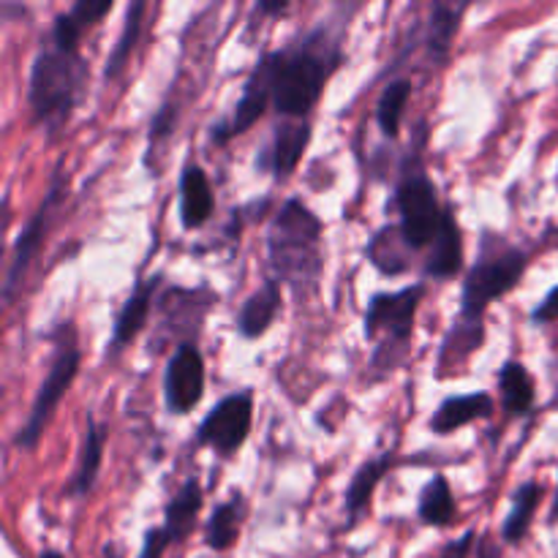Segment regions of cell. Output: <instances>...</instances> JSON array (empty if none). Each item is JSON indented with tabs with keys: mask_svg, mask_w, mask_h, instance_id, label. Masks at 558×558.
Masks as SVG:
<instances>
[{
	"mask_svg": "<svg viewBox=\"0 0 558 558\" xmlns=\"http://www.w3.org/2000/svg\"><path fill=\"white\" fill-rule=\"evenodd\" d=\"M343 27L347 20L336 25V20L325 16L319 25L305 31L287 47L270 49L256 60L270 82L272 109L283 120H308L316 104L322 101L327 82L347 60L341 44Z\"/></svg>",
	"mask_w": 558,
	"mask_h": 558,
	"instance_id": "cell-1",
	"label": "cell"
},
{
	"mask_svg": "<svg viewBox=\"0 0 558 558\" xmlns=\"http://www.w3.org/2000/svg\"><path fill=\"white\" fill-rule=\"evenodd\" d=\"M325 221L298 196H289L265 232L267 278L287 283L298 300L311 298L325 276Z\"/></svg>",
	"mask_w": 558,
	"mask_h": 558,
	"instance_id": "cell-2",
	"label": "cell"
},
{
	"mask_svg": "<svg viewBox=\"0 0 558 558\" xmlns=\"http://www.w3.org/2000/svg\"><path fill=\"white\" fill-rule=\"evenodd\" d=\"M90 80V63L82 52H69L47 41L36 52L27 76V107L33 120L49 134H58L71 120L85 96Z\"/></svg>",
	"mask_w": 558,
	"mask_h": 558,
	"instance_id": "cell-3",
	"label": "cell"
},
{
	"mask_svg": "<svg viewBox=\"0 0 558 558\" xmlns=\"http://www.w3.org/2000/svg\"><path fill=\"white\" fill-rule=\"evenodd\" d=\"M428 287L425 283H409L398 292H376L371 294L365 305L363 330L368 341L376 343L374 354L368 360V371L374 381L396 374L412 352L414 322L423 305Z\"/></svg>",
	"mask_w": 558,
	"mask_h": 558,
	"instance_id": "cell-4",
	"label": "cell"
},
{
	"mask_svg": "<svg viewBox=\"0 0 558 558\" xmlns=\"http://www.w3.org/2000/svg\"><path fill=\"white\" fill-rule=\"evenodd\" d=\"M529 270V254L518 245L507 243L494 232H485L480 245L477 262L466 270L461 287V311L458 319L485 322V311L496 300L507 298L521 283L523 272Z\"/></svg>",
	"mask_w": 558,
	"mask_h": 558,
	"instance_id": "cell-5",
	"label": "cell"
},
{
	"mask_svg": "<svg viewBox=\"0 0 558 558\" xmlns=\"http://www.w3.org/2000/svg\"><path fill=\"white\" fill-rule=\"evenodd\" d=\"M445 207L447 205L439 202L436 183L428 178L417 153L409 156L396 183V210L398 227L414 251H425L434 245L441 218H445Z\"/></svg>",
	"mask_w": 558,
	"mask_h": 558,
	"instance_id": "cell-6",
	"label": "cell"
},
{
	"mask_svg": "<svg viewBox=\"0 0 558 558\" xmlns=\"http://www.w3.org/2000/svg\"><path fill=\"white\" fill-rule=\"evenodd\" d=\"M58 332H60V343L54 347L47 376H44L41 387H38L36 401H33L31 407V414H27V420L22 423V428L16 430L14 436V447H20V450L25 452L36 450L44 430H47L49 420H52V414L58 412L60 401H63L65 392H69L71 385H74L76 374H80L82 352L80 347H76L74 330H71V325H60Z\"/></svg>",
	"mask_w": 558,
	"mask_h": 558,
	"instance_id": "cell-7",
	"label": "cell"
},
{
	"mask_svg": "<svg viewBox=\"0 0 558 558\" xmlns=\"http://www.w3.org/2000/svg\"><path fill=\"white\" fill-rule=\"evenodd\" d=\"M65 191H69V178L63 174V167L54 169L52 180H49V189L44 194L41 205L36 207L27 223L22 227V232L16 234L14 248H11V259L9 267H5V278H3V303L11 305L14 303L16 292L22 289V281H25L27 270L36 262L38 251H41L44 240H47L49 229H52L54 216H58L60 205L65 202Z\"/></svg>",
	"mask_w": 558,
	"mask_h": 558,
	"instance_id": "cell-8",
	"label": "cell"
},
{
	"mask_svg": "<svg viewBox=\"0 0 558 558\" xmlns=\"http://www.w3.org/2000/svg\"><path fill=\"white\" fill-rule=\"evenodd\" d=\"M254 428V390H234L213 403L194 434L196 447H207L223 461H232L248 441Z\"/></svg>",
	"mask_w": 558,
	"mask_h": 558,
	"instance_id": "cell-9",
	"label": "cell"
},
{
	"mask_svg": "<svg viewBox=\"0 0 558 558\" xmlns=\"http://www.w3.org/2000/svg\"><path fill=\"white\" fill-rule=\"evenodd\" d=\"M205 387L207 368L199 343L185 341L174 347V352L167 360V368H163V403H167V412L174 414V417L191 414L205 398Z\"/></svg>",
	"mask_w": 558,
	"mask_h": 558,
	"instance_id": "cell-10",
	"label": "cell"
},
{
	"mask_svg": "<svg viewBox=\"0 0 558 558\" xmlns=\"http://www.w3.org/2000/svg\"><path fill=\"white\" fill-rule=\"evenodd\" d=\"M311 131H314L311 120H281L272 125L270 136L256 153V169L262 174H272L276 180H287L308 150Z\"/></svg>",
	"mask_w": 558,
	"mask_h": 558,
	"instance_id": "cell-11",
	"label": "cell"
},
{
	"mask_svg": "<svg viewBox=\"0 0 558 558\" xmlns=\"http://www.w3.org/2000/svg\"><path fill=\"white\" fill-rule=\"evenodd\" d=\"M213 303H216V292L207 287H199V289H185V287H167L163 289L161 298L156 300V308H158V338L156 341H150V349L156 347H163L169 338V332H174L178 336V343L174 347H180V343L185 341H194V336H191L189 327L183 325L185 314H205L213 308Z\"/></svg>",
	"mask_w": 558,
	"mask_h": 558,
	"instance_id": "cell-12",
	"label": "cell"
},
{
	"mask_svg": "<svg viewBox=\"0 0 558 558\" xmlns=\"http://www.w3.org/2000/svg\"><path fill=\"white\" fill-rule=\"evenodd\" d=\"M161 283L163 272L140 278V281L134 283V289H131V294L125 298V303L120 305L118 316H114L112 322V336H109L107 341V357H118V354L125 352V347H131L134 338L145 330Z\"/></svg>",
	"mask_w": 558,
	"mask_h": 558,
	"instance_id": "cell-13",
	"label": "cell"
},
{
	"mask_svg": "<svg viewBox=\"0 0 558 558\" xmlns=\"http://www.w3.org/2000/svg\"><path fill=\"white\" fill-rule=\"evenodd\" d=\"M267 107H272L270 82H267L265 71H262L259 65H254V71H251L248 80H245L238 104H234L232 118L221 120V123H213L210 140L218 142V145H227V142L234 140V136L254 129V125L262 120V114L267 112Z\"/></svg>",
	"mask_w": 558,
	"mask_h": 558,
	"instance_id": "cell-14",
	"label": "cell"
},
{
	"mask_svg": "<svg viewBox=\"0 0 558 558\" xmlns=\"http://www.w3.org/2000/svg\"><path fill=\"white\" fill-rule=\"evenodd\" d=\"M216 213V194L202 163H185L178 183V216L183 229H202Z\"/></svg>",
	"mask_w": 558,
	"mask_h": 558,
	"instance_id": "cell-15",
	"label": "cell"
},
{
	"mask_svg": "<svg viewBox=\"0 0 558 558\" xmlns=\"http://www.w3.org/2000/svg\"><path fill=\"white\" fill-rule=\"evenodd\" d=\"M104 447H107V428L93 417V412H87L85 417V436H82V450L80 461H76L74 474H71L69 485H65L63 496L65 499H87L96 488L98 472H101L104 463Z\"/></svg>",
	"mask_w": 558,
	"mask_h": 558,
	"instance_id": "cell-16",
	"label": "cell"
},
{
	"mask_svg": "<svg viewBox=\"0 0 558 558\" xmlns=\"http://www.w3.org/2000/svg\"><path fill=\"white\" fill-rule=\"evenodd\" d=\"M283 305V292L281 283L265 278L259 289H256L251 298H245V303L240 305L238 316H234V327H238V336L243 341H256V338L267 336L272 325H276L278 314H281Z\"/></svg>",
	"mask_w": 558,
	"mask_h": 558,
	"instance_id": "cell-17",
	"label": "cell"
},
{
	"mask_svg": "<svg viewBox=\"0 0 558 558\" xmlns=\"http://www.w3.org/2000/svg\"><path fill=\"white\" fill-rule=\"evenodd\" d=\"M496 414V401L490 392L474 390L466 396H452L436 407V412L430 414V430L436 436H450L458 428H466V425L477 423V420H490Z\"/></svg>",
	"mask_w": 558,
	"mask_h": 558,
	"instance_id": "cell-18",
	"label": "cell"
},
{
	"mask_svg": "<svg viewBox=\"0 0 558 558\" xmlns=\"http://www.w3.org/2000/svg\"><path fill=\"white\" fill-rule=\"evenodd\" d=\"M461 270H463V234H461V227H458L456 210H452V205H447L439 234H436L434 245L428 248L425 276L436 278V281H450V278H458V272Z\"/></svg>",
	"mask_w": 558,
	"mask_h": 558,
	"instance_id": "cell-19",
	"label": "cell"
},
{
	"mask_svg": "<svg viewBox=\"0 0 558 558\" xmlns=\"http://www.w3.org/2000/svg\"><path fill=\"white\" fill-rule=\"evenodd\" d=\"M396 463L392 452H381V456L368 458L357 472L349 480L347 496H343V505H347V526L354 529L365 518V512L371 510V501H374L376 488L381 485V480L387 477V472Z\"/></svg>",
	"mask_w": 558,
	"mask_h": 558,
	"instance_id": "cell-20",
	"label": "cell"
},
{
	"mask_svg": "<svg viewBox=\"0 0 558 558\" xmlns=\"http://www.w3.org/2000/svg\"><path fill=\"white\" fill-rule=\"evenodd\" d=\"M112 11V0H76L69 11H60L49 31V41L60 49L80 52V41L90 27H96Z\"/></svg>",
	"mask_w": 558,
	"mask_h": 558,
	"instance_id": "cell-21",
	"label": "cell"
},
{
	"mask_svg": "<svg viewBox=\"0 0 558 558\" xmlns=\"http://www.w3.org/2000/svg\"><path fill=\"white\" fill-rule=\"evenodd\" d=\"M202 507H205V490H202L199 480L189 477L178 490H174V496L167 501V507H163L161 529L169 534L172 545L185 543V539L194 534Z\"/></svg>",
	"mask_w": 558,
	"mask_h": 558,
	"instance_id": "cell-22",
	"label": "cell"
},
{
	"mask_svg": "<svg viewBox=\"0 0 558 558\" xmlns=\"http://www.w3.org/2000/svg\"><path fill=\"white\" fill-rule=\"evenodd\" d=\"M483 343H485V322H463V319L452 322L445 341H441L439 354H436V371H439L441 379L450 374H463L469 357H472Z\"/></svg>",
	"mask_w": 558,
	"mask_h": 558,
	"instance_id": "cell-23",
	"label": "cell"
},
{
	"mask_svg": "<svg viewBox=\"0 0 558 558\" xmlns=\"http://www.w3.org/2000/svg\"><path fill=\"white\" fill-rule=\"evenodd\" d=\"M414 254L417 251L407 243L398 223H385L381 229H376L368 240V248H365V256L381 276H403V272H409Z\"/></svg>",
	"mask_w": 558,
	"mask_h": 558,
	"instance_id": "cell-24",
	"label": "cell"
},
{
	"mask_svg": "<svg viewBox=\"0 0 558 558\" xmlns=\"http://www.w3.org/2000/svg\"><path fill=\"white\" fill-rule=\"evenodd\" d=\"M501 392V409L510 417H526L532 414L534 403H537V385H534V376L529 374V368L518 360H507L505 365L496 374Z\"/></svg>",
	"mask_w": 558,
	"mask_h": 558,
	"instance_id": "cell-25",
	"label": "cell"
},
{
	"mask_svg": "<svg viewBox=\"0 0 558 558\" xmlns=\"http://www.w3.org/2000/svg\"><path fill=\"white\" fill-rule=\"evenodd\" d=\"M243 518H245V496L240 490H234L227 501L216 507L210 512V518L205 521V545L216 554H227L229 548H234V543L240 539L243 532Z\"/></svg>",
	"mask_w": 558,
	"mask_h": 558,
	"instance_id": "cell-26",
	"label": "cell"
},
{
	"mask_svg": "<svg viewBox=\"0 0 558 558\" xmlns=\"http://www.w3.org/2000/svg\"><path fill=\"white\" fill-rule=\"evenodd\" d=\"M543 496H545V488L537 483V480H529V483L518 485V490L512 494L510 512H507L505 521H501V543L521 545L523 539H526Z\"/></svg>",
	"mask_w": 558,
	"mask_h": 558,
	"instance_id": "cell-27",
	"label": "cell"
},
{
	"mask_svg": "<svg viewBox=\"0 0 558 558\" xmlns=\"http://www.w3.org/2000/svg\"><path fill=\"white\" fill-rule=\"evenodd\" d=\"M417 518L420 523L434 529H447L456 523L458 518L456 496H452L450 480H447L441 472H436L434 477L423 485V490H420Z\"/></svg>",
	"mask_w": 558,
	"mask_h": 558,
	"instance_id": "cell-28",
	"label": "cell"
},
{
	"mask_svg": "<svg viewBox=\"0 0 558 558\" xmlns=\"http://www.w3.org/2000/svg\"><path fill=\"white\" fill-rule=\"evenodd\" d=\"M469 11V3H436L430 9V20L425 25V49H428V58L441 63L450 52L452 41H456L458 31H461L463 14Z\"/></svg>",
	"mask_w": 558,
	"mask_h": 558,
	"instance_id": "cell-29",
	"label": "cell"
},
{
	"mask_svg": "<svg viewBox=\"0 0 558 558\" xmlns=\"http://www.w3.org/2000/svg\"><path fill=\"white\" fill-rule=\"evenodd\" d=\"M147 3L145 0H134V3L125 5V16H123V27H120V36L114 41V47L109 49L107 54V65H104V76L107 80H118L131 63V54H134L136 44L142 38V20H145Z\"/></svg>",
	"mask_w": 558,
	"mask_h": 558,
	"instance_id": "cell-30",
	"label": "cell"
},
{
	"mask_svg": "<svg viewBox=\"0 0 558 558\" xmlns=\"http://www.w3.org/2000/svg\"><path fill=\"white\" fill-rule=\"evenodd\" d=\"M414 85L409 76H398V80L387 82V87L381 90L379 101H376V125H379L381 134L387 140H396L401 134L403 112H407L409 101H412Z\"/></svg>",
	"mask_w": 558,
	"mask_h": 558,
	"instance_id": "cell-31",
	"label": "cell"
},
{
	"mask_svg": "<svg viewBox=\"0 0 558 558\" xmlns=\"http://www.w3.org/2000/svg\"><path fill=\"white\" fill-rule=\"evenodd\" d=\"M174 123H178V107H172L169 101L161 104V109H158L156 118H153L150 123V142L167 140L174 131Z\"/></svg>",
	"mask_w": 558,
	"mask_h": 558,
	"instance_id": "cell-32",
	"label": "cell"
},
{
	"mask_svg": "<svg viewBox=\"0 0 558 558\" xmlns=\"http://www.w3.org/2000/svg\"><path fill=\"white\" fill-rule=\"evenodd\" d=\"M169 545H172V539H169V534L161 526L147 529L145 537H142V550L136 558H163Z\"/></svg>",
	"mask_w": 558,
	"mask_h": 558,
	"instance_id": "cell-33",
	"label": "cell"
},
{
	"mask_svg": "<svg viewBox=\"0 0 558 558\" xmlns=\"http://www.w3.org/2000/svg\"><path fill=\"white\" fill-rule=\"evenodd\" d=\"M529 319H532V325H539V327L558 322V287L550 289V292L545 294L537 305H534V311Z\"/></svg>",
	"mask_w": 558,
	"mask_h": 558,
	"instance_id": "cell-34",
	"label": "cell"
},
{
	"mask_svg": "<svg viewBox=\"0 0 558 558\" xmlns=\"http://www.w3.org/2000/svg\"><path fill=\"white\" fill-rule=\"evenodd\" d=\"M474 548H477V529H469L458 539H450L447 545H441L439 558H472Z\"/></svg>",
	"mask_w": 558,
	"mask_h": 558,
	"instance_id": "cell-35",
	"label": "cell"
},
{
	"mask_svg": "<svg viewBox=\"0 0 558 558\" xmlns=\"http://www.w3.org/2000/svg\"><path fill=\"white\" fill-rule=\"evenodd\" d=\"M474 550H477V558H505V554H501V545H496L490 537L480 539Z\"/></svg>",
	"mask_w": 558,
	"mask_h": 558,
	"instance_id": "cell-36",
	"label": "cell"
},
{
	"mask_svg": "<svg viewBox=\"0 0 558 558\" xmlns=\"http://www.w3.org/2000/svg\"><path fill=\"white\" fill-rule=\"evenodd\" d=\"M256 11L265 16H281L289 11V3L287 0H281V3H270V0H262V3H256Z\"/></svg>",
	"mask_w": 558,
	"mask_h": 558,
	"instance_id": "cell-37",
	"label": "cell"
},
{
	"mask_svg": "<svg viewBox=\"0 0 558 558\" xmlns=\"http://www.w3.org/2000/svg\"><path fill=\"white\" fill-rule=\"evenodd\" d=\"M104 558H123V554H120L118 545L107 543V545H104Z\"/></svg>",
	"mask_w": 558,
	"mask_h": 558,
	"instance_id": "cell-38",
	"label": "cell"
},
{
	"mask_svg": "<svg viewBox=\"0 0 558 558\" xmlns=\"http://www.w3.org/2000/svg\"><path fill=\"white\" fill-rule=\"evenodd\" d=\"M38 558H65V556L60 554V550H54V548H44L41 554H38Z\"/></svg>",
	"mask_w": 558,
	"mask_h": 558,
	"instance_id": "cell-39",
	"label": "cell"
},
{
	"mask_svg": "<svg viewBox=\"0 0 558 558\" xmlns=\"http://www.w3.org/2000/svg\"><path fill=\"white\" fill-rule=\"evenodd\" d=\"M550 523H558V490H556V499H554V510H550Z\"/></svg>",
	"mask_w": 558,
	"mask_h": 558,
	"instance_id": "cell-40",
	"label": "cell"
}]
</instances>
